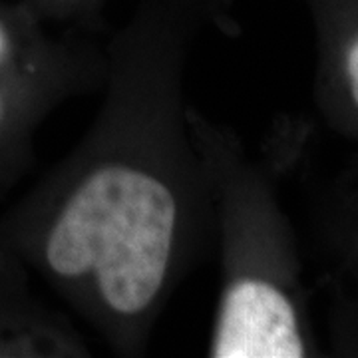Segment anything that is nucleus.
I'll list each match as a JSON object with an SVG mask.
<instances>
[{"label": "nucleus", "instance_id": "nucleus-3", "mask_svg": "<svg viewBox=\"0 0 358 358\" xmlns=\"http://www.w3.org/2000/svg\"><path fill=\"white\" fill-rule=\"evenodd\" d=\"M346 70H348V80H350V90H352V98L358 103V40L352 44V48L348 52L346 58Z\"/></svg>", "mask_w": 358, "mask_h": 358}, {"label": "nucleus", "instance_id": "nucleus-4", "mask_svg": "<svg viewBox=\"0 0 358 358\" xmlns=\"http://www.w3.org/2000/svg\"><path fill=\"white\" fill-rule=\"evenodd\" d=\"M6 56V36H4V30L0 28V60Z\"/></svg>", "mask_w": 358, "mask_h": 358}, {"label": "nucleus", "instance_id": "nucleus-2", "mask_svg": "<svg viewBox=\"0 0 358 358\" xmlns=\"http://www.w3.org/2000/svg\"><path fill=\"white\" fill-rule=\"evenodd\" d=\"M215 358H301L305 355L294 310L273 285L241 281L225 294Z\"/></svg>", "mask_w": 358, "mask_h": 358}, {"label": "nucleus", "instance_id": "nucleus-1", "mask_svg": "<svg viewBox=\"0 0 358 358\" xmlns=\"http://www.w3.org/2000/svg\"><path fill=\"white\" fill-rule=\"evenodd\" d=\"M176 201L166 185L128 167H108L84 183L52 229V271H96L103 299L124 315L148 307L166 275Z\"/></svg>", "mask_w": 358, "mask_h": 358}]
</instances>
